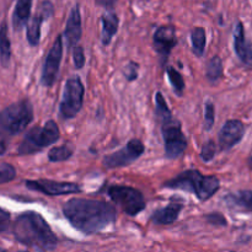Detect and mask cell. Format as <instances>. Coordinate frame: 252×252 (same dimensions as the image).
<instances>
[{
    "label": "cell",
    "instance_id": "36",
    "mask_svg": "<svg viewBox=\"0 0 252 252\" xmlns=\"http://www.w3.org/2000/svg\"><path fill=\"white\" fill-rule=\"evenodd\" d=\"M1 252H6L5 250H2ZM16 252H29V251H16Z\"/></svg>",
    "mask_w": 252,
    "mask_h": 252
},
{
    "label": "cell",
    "instance_id": "22",
    "mask_svg": "<svg viewBox=\"0 0 252 252\" xmlns=\"http://www.w3.org/2000/svg\"><path fill=\"white\" fill-rule=\"evenodd\" d=\"M155 112H157V117L161 125L162 123L169 122V121H171L174 118L161 93L155 94Z\"/></svg>",
    "mask_w": 252,
    "mask_h": 252
},
{
    "label": "cell",
    "instance_id": "25",
    "mask_svg": "<svg viewBox=\"0 0 252 252\" xmlns=\"http://www.w3.org/2000/svg\"><path fill=\"white\" fill-rule=\"evenodd\" d=\"M221 75H223V62L218 56H216L207 63L206 76L211 83H216Z\"/></svg>",
    "mask_w": 252,
    "mask_h": 252
},
{
    "label": "cell",
    "instance_id": "32",
    "mask_svg": "<svg viewBox=\"0 0 252 252\" xmlns=\"http://www.w3.org/2000/svg\"><path fill=\"white\" fill-rule=\"evenodd\" d=\"M207 221L211 223L212 225H218V226H226L228 221L224 218L221 213H211L207 216Z\"/></svg>",
    "mask_w": 252,
    "mask_h": 252
},
{
    "label": "cell",
    "instance_id": "6",
    "mask_svg": "<svg viewBox=\"0 0 252 252\" xmlns=\"http://www.w3.org/2000/svg\"><path fill=\"white\" fill-rule=\"evenodd\" d=\"M84 85L79 76H71L65 81L59 103V115L63 120H71L80 112L84 102Z\"/></svg>",
    "mask_w": 252,
    "mask_h": 252
},
{
    "label": "cell",
    "instance_id": "20",
    "mask_svg": "<svg viewBox=\"0 0 252 252\" xmlns=\"http://www.w3.org/2000/svg\"><path fill=\"white\" fill-rule=\"evenodd\" d=\"M191 42L192 49H193L194 56L202 57L206 49V30L203 27H194L191 32Z\"/></svg>",
    "mask_w": 252,
    "mask_h": 252
},
{
    "label": "cell",
    "instance_id": "9",
    "mask_svg": "<svg viewBox=\"0 0 252 252\" xmlns=\"http://www.w3.org/2000/svg\"><path fill=\"white\" fill-rule=\"evenodd\" d=\"M145 147L142 140L132 139L126 144L123 149L117 150L112 154L103 158L102 164L106 169H117L125 167L139 159L144 153Z\"/></svg>",
    "mask_w": 252,
    "mask_h": 252
},
{
    "label": "cell",
    "instance_id": "16",
    "mask_svg": "<svg viewBox=\"0 0 252 252\" xmlns=\"http://www.w3.org/2000/svg\"><path fill=\"white\" fill-rule=\"evenodd\" d=\"M81 33H83V30H81L80 6L79 4H76L69 12L68 21H66L65 30H64V37H65L68 48H75L76 43L80 41Z\"/></svg>",
    "mask_w": 252,
    "mask_h": 252
},
{
    "label": "cell",
    "instance_id": "3",
    "mask_svg": "<svg viewBox=\"0 0 252 252\" xmlns=\"http://www.w3.org/2000/svg\"><path fill=\"white\" fill-rule=\"evenodd\" d=\"M164 187L182 189L193 193L199 201H208L220 189V181L217 176H204L198 170H186L164 184Z\"/></svg>",
    "mask_w": 252,
    "mask_h": 252
},
{
    "label": "cell",
    "instance_id": "7",
    "mask_svg": "<svg viewBox=\"0 0 252 252\" xmlns=\"http://www.w3.org/2000/svg\"><path fill=\"white\" fill-rule=\"evenodd\" d=\"M110 198L115 202L117 206L122 208L126 214L130 217L137 216L138 213L144 211L145 199L140 191L129 186H120L115 185L107 189Z\"/></svg>",
    "mask_w": 252,
    "mask_h": 252
},
{
    "label": "cell",
    "instance_id": "8",
    "mask_svg": "<svg viewBox=\"0 0 252 252\" xmlns=\"http://www.w3.org/2000/svg\"><path fill=\"white\" fill-rule=\"evenodd\" d=\"M162 138L165 145V157L167 159H177L182 157L187 149V139L182 132L180 121L172 118L166 123H162Z\"/></svg>",
    "mask_w": 252,
    "mask_h": 252
},
{
    "label": "cell",
    "instance_id": "1",
    "mask_svg": "<svg viewBox=\"0 0 252 252\" xmlns=\"http://www.w3.org/2000/svg\"><path fill=\"white\" fill-rule=\"evenodd\" d=\"M63 214L76 230L86 235L102 231L117 219L115 207L100 199L71 198L63 206Z\"/></svg>",
    "mask_w": 252,
    "mask_h": 252
},
{
    "label": "cell",
    "instance_id": "19",
    "mask_svg": "<svg viewBox=\"0 0 252 252\" xmlns=\"http://www.w3.org/2000/svg\"><path fill=\"white\" fill-rule=\"evenodd\" d=\"M32 10V0H17L12 12V27L15 31H21L29 24Z\"/></svg>",
    "mask_w": 252,
    "mask_h": 252
},
{
    "label": "cell",
    "instance_id": "30",
    "mask_svg": "<svg viewBox=\"0 0 252 252\" xmlns=\"http://www.w3.org/2000/svg\"><path fill=\"white\" fill-rule=\"evenodd\" d=\"M73 62L76 69H81L85 65V54H84L83 47L76 46L73 49Z\"/></svg>",
    "mask_w": 252,
    "mask_h": 252
},
{
    "label": "cell",
    "instance_id": "2",
    "mask_svg": "<svg viewBox=\"0 0 252 252\" xmlns=\"http://www.w3.org/2000/svg\"><path fill=\"white\" fill-rule=\"evenodd\" d=\"M12 235L22 245L37 251H53L58 245V239L49 224L36 212H25L17 217L12 225Z\"/></svg>",
    "mask_w": 252,
    "mask_h": 252
},
{
    "label": "cell",
    "instance_id": "18",
    "mask_svg": "<svg viewBox=\"0 0 252 252\" xmlns=\"http://www.w3.org/2000/svg\"><path fill=\"white\" fill-rule=\"evenodd\" d=\"M101 24H102V32H101V42L103 46H108L118 31L120 19L112 10H107L101 16Z\"/></svg>",
    "mask_w": 252,
    "mask_h": 252
},
{
    "label": "cell",
    "instance_id": "5",
    "mask_svg": "<svg viewBox=\"0 0 252 252\" xmlns=\"http://www.w3.org/2000/svg\"><path fill=\"white\" fill-rule=\"evenodd\" d=\"M33 120V107L27 98L11 103L4 108L0 116L2 134L10 137L21 133Z\"/></svg>",
    "mask_w": 252,
    "mask_h": 252
},
{
    "label": "cell",
    "instance_id": "29",
    "mask_svg": "<svg viewBox=\"0 0 252 252\" xmlns=\"http://www.w3.org/2000/svg\"><path fill=\"white\" fill-rule=\"evenodd\" d=\"M217 153V144L213 142V140H208L206 144L203 145L201 152V159L203 160L204 162H209L214 159Z\"/></svg>",
    "mask_w": 252,
    "mask_h": 252
},
{
    "label": "cell",
    "instance_id": "34",
    "mask_svg": "<svg viewBox=\"0 0 252 252\" xmlns=\"http://www.w3.org/2000/svg\"><path fill=\"white\" fill-rule=\"evenodd\" d=\"M96 1V4L97 5H100V6H103V7H106V9H112L113 6H115V4H116V1H117V0H95Z\"/></svg>",
    "mask_w": 252,
    "mask_h": 252
},
{
    "label": "cell",
    "instance_id": "23",
    "mask_svg": "<svg viewBox=\"0 0 252 252\" xmlns=\"http://www.w3.org/2000/svg\"><path fill=\"white\" fill-rule=\"evenodd\" d=\"M225 201H228L233 206L243 207V208L252 212V191L235 192V193L229 194Z\"/></svg>",
    "mask_w": 252,
    "mask_h": 252
},
{
    "label": "cell",
    "instance_id": "11",
    "mask_svg": "<svg viewBox=\"0 0 252 252\" xmlns=\"http://www.w3.org/2000/svg\"><path fill=\"white\" fill-rule=\"evenodd\" d=\"M25 185L29 189L41 192L47 196H62V194L80 193L81 187L73 182H58L52 180H26Z\"/></svg>",
    "mask_w": 252,
    "mask_h": 252
},
{
    "label": "cell",
    "instance_id": "14",
    "mask_svg": "<svg viewBox=\"0 0 252 252\" xmlns=\"http://www.w3.org/2000/svg\"><path fill=\"white\" fill-rule=\"evenodd\" d=\"M245 135V125L239 120H230L224 123L219 132V147L221 150H230L241 142Z\"/></svg>",
    "mask_w": 252,
    "mask_h": 252
},
{
    "label": "cell",
    "instance_id": "12",
    "mask_svg": "<svg viewBox=\"0 0 252 252\" xmlns=\"http://www.w3.org/2000/svg\"><path fill=\"white\" fill-rule=\"evenodd\" d=\"M153 43L157 53L159 54L161 64L164 65L169 58L170 53L175 46L177 44L176 30L171 25H165V26L158 27L153 36Z\"/></svg>",
    "mask_w": 252,
    "mask_h": 252
},
{
    "label": "cell",
    "instance_id": "28",
    "mask_svg": "<svg viewBox=\"0 0 252 252\" xmlns=\"http://www.w3.org/2000/svg\"><path fill=\"white\" fill-rule=\"evenodd\" d=\"M15 176H16L15 167L11 164H7V162H1V165H0V184H7V182L12 181Z\"/></svg>",
    "mask_w": 252,
    "mask_h": 252
},
{
    "label": "cell",
    "instance_id": "33",
    "mask_svg": "<svg viewBox=\"0 0 252 252\" xmlns=\"http://www.w3.org/2000/svg\"><path fill=\"white\" fill-rule=\"evenodd\" d=\"M10 225V213H7L5 209H1V216H0V230L1 233L6 231Z\"/></svg>",
    "mask_w": 252,
    "mask_h": 252
},
{
    "label": "cell",
    "instance_id": "4",
    "mask_svg": "<svg viewBox=\"0 0 252 252\" xmlns=\"http://www.w3.org/2000/svg\"><path fill=\"white\" fill-rule=\"evenodd\" d=\"M61 137L58 125L54 121L49 120L43 126H36L25 135L22 142L20 143L17 154L19 155H32L41 152L44 148L58 142Z\"/></svg>",
    "mask_w": 252,
    "mask_h": 252
},
{
    "label": "cell",
    "instance_id": "31",
    "mask_svg": "<svg viewBox=\"0 0 252 252\" xmlns=\"http://www.w3.org/2000/svg\"><path fill=\"white\" fill-rule=\"evenodd\" d=\"M138 70H139V65L134 62H129L123 70V74L128 81H133L138 78Z\"/></svg>",
    "mask_w": 252,
    "mask_h": 252
},
{
    "label": "cell",
    "instance_id": "15",
    "mask_svg": "<svg viewBox=\"0 0 252 252\" xmlns=\"http://www.w3.org/2000/svg\"><path fill=\"white\" fill-rule=\"evenodd\" d=\"M234 49L236 56L249 68H252V44L246 38L245 29L241 21H238L234 26Z\"/></svg>",
    "mask_w": 252,
    "mask_h": 252
},
{
    "label": "cell",
    "instance_id": "27",
    "mask_svg": "<svg viewBox=\"0 0 252 252\" xmlns=\"http://www.w3.org/2000/svg\"><path fill=\"white\" fill-rule=\"evenodd\" d=\"M216 122V107L213 102L207 101L204 105V129L211 130Z\"/></svg>",
    "mask_w": 252,
    "mask_h": 252
},
{
    "label": "cell",
    "instance_id": "17",
    "mask_svg": "<svg viewBox=\"0 0 252 252\" xmlns=\"http://www.w3.org/2000/svg\"><path fill=\"white\" fill-rule=\"evenodd\" d=\"M182 208L184 206L181 203H171L164 208L158 209L152 214V221L159 224V225H169V224L175 223L179 218Z\"/></svg>",
    "mask_w": 252,
    "mask_h": 252
},
{
    "label": "cell",
    "instance_id": "10",
    "mask_svg": "<svg viewBox=\"0 0 252 252\" xmlns=\"http://www.w3.org/2000/svg\"><path fill=\"white\" fill-rule=\"evenodd\" d=\"M62 57H63V36L59 34L54 41L53 46L49 49L44 61L43 69L41 74V84L46 88H51L57 80L59 73Z\"/></svg>",
    "mask_w": 252,
    "mask_h": 252
},
{
    "label": "cell",
    "instance_id": "35",
    "mask_svg": "<svg viewBox=\"0 0 252 252\" xmlns=\"http://www.w3.org/2000/svg\"><path fill=\"white\" fill-rule=\"evenodd\" d=\"M249 166H250L251 169H252V155H251L250 158H249Z\"/></svg>",
    "mask_w": 252,
    "mask_h": 252
},
{
    "label": "cell",
    "instance_id": "26",
    "mask_svg": "<svg viewBox=\"0 0 252 252\" xmlns=\"http://www.w3.org/2000/svg\"><path fill=\"white\" fill-rule=\"evenodd\" d=\"M166 74H167V78H169L170 84L172 85L174 88V91L176 95L182 96L185 90V80L182 78L181 74L174 68V66H167L166 68Z\"/></svg>",
    "mask_w": 252,
    "mask_h": 252
},
{
    "label": "cell",
    "instance_id": "24",
    "mask_svg": "<svg viewBox=\"0 0 252 252\" xmlns=\"http://www.w3.org/2000/svg\"><path fill=\"white\" fill-rule=\"evenodd\" d=\"M74 154V148L69 144H64L62 147H54L49 150L48 160L51 162H61L70 159Z\"/></svg>",
    "mask_w": 252,
    "mask_h": 252
},
{
    "label": "cell",
    "instance_id": "21",
    "mask_svg": "<svg viewBox=\"0 0 252 252\" xmlns=\"http://www.w3.org/2000/svg\"><path fill=\"white\" fill-rule=\"evenodd\" d=\"M0 57H1L2 68H6L11 59V43L7 37L6 22L1 25V38H0Z\"/></svg>",
    "mask_w": 252,
    "mask_h": 252
},
{
    "label": "cell",
    "instance_id": "13",
    "mask_svg": "<svg viewBox=\"0 0 252 252\" xmlns=\"http://www.w3.org/2000/svg\"><path fill=\"white\" fill-rule=\"evenodd\" d=\"M54 14V6L51 1L48 0H43V1L39 4L37 12L34 14V16L32 17V20L30 21L29 26H27V42H29L30 46L36 47L39 44L41 41V27L42 24L44 22V20L49 19V17L53 16Z\"/></svg>",
    "mask_w": 252,
    "mask_h": 252
},
{
    "label": "cell",
    "instance_id": "37",
    "mask_svg": "<svg viewBox=\"0 0 252 252\" xmlns=\"http://www.w3.org/2000/svg\"><path fill=\"white\" fill-rule=\"evenodd\" d=\"M230 252H235V251H230Z\"/></svg>",
    "mask_w": 252,
    "mask_h": 252
}]
</instances>
